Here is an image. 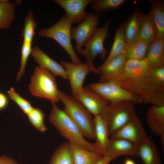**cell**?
I'll return each mask as SVG.
<instances>
[{
  "label": "cell",
  "instance_id": "obj_8",
  "mask_svg": "<svg viewBox=\"0 0 164 164\" xmlns=\"http://www.w3.org/2000/svg\"><path fill=\"white\" fill-rule=\"evenodd\" d=\"M88 87L110 103L129 101L135 104L143 102L140 97L123 88L114 80L90 83Z\"/></svg>",
  "mask_w": 164,
  "mask_h": 164
},
{
  "label": "cell",
  "instance_id": "obj_33",
  "mask_svg": "<svg viewBox=\"0 0 164 164\" xmlns=\"http://www.w3.org/2000/svg\"><path fill=\"white\" fill-rule=\"evenodd\" d=\"M7 93L10 99L13 101L25 114L27 115L33 108L29 101L16 92L14 88L11 87L7 91Z\"/></svg>",
  "mask_w": 164,
  "mask_h": 164
},
{
  "label": "cell",
  "instance_id": "obj_11",
  "mask_svg": "<svg viewBox=\"0 0 164 164\" xmlns=\"http://www.w3.org/2000/svg\"><path fill=\"white\" fill-rule=\"evenodd\" d=\"M61 63L66 72L72 95L74 96L83 88V83L88 73L91 72L94 73V71L87 62L76 64L62 60Z\"/></svg>",
  "mask_w": 164,
  "mask_h": 164
},
{
  "label": "cell",
  "instance_id": "obj_7",
  "mask_svg": "<svg viewBox=\"0 0 164 164\" xmlns=\"http://www.w3.org/2000/svg\"><path fill=\"white\" fill-rule=\"evenodd\" d=\"M109 19L102 26L98 28L91 38L86 43L81 54L87 59V62L93 70L94 73L99 75L100 72L94 66L93 62L97 56L101 60L106 57L108 51L104 46L105 40L109 33V26L111 22Z\"/></svg>",
  "mask_w": 164,
  "mask_h": 164
},
{
  "label": "cell",
  "instance_id": "obj_4",
  "mask_svg": "<svg viewBox=\"0 0 164 164\" xmlns=\"http://www.w3.org/2000/svg\"><path fill=\"white\" fill-rule=\"evenodd\" d=\"M135 104L122 101L110 103L102 110L100 115L111 137L125 125L136 114Z\"/></svg>",
  "mask_w": 164,
  "mask_h": 164
},
{
  "label": "cell",
  "instance_id": "obj_31",
  "mask_svg": "<svg viewBox=\"0 0 164 164\" xmlns=\"http://www.w3.org/2000/svg\"><path fill=\"white\" fill-rule=\"evenodd\" d=\"M36 26L32 12L29 10L26 16L24 22V26L22 36L23 42L32 43L36 34L35 30Z\"/></svg>",
  "mask_w": 164,
  "mask_h": 164
},
{
  "label": "cell",
  "instance_id": "obj_1",
  "mask_svg": "<svg viewBox=\"0 0 164 164\" xmlns=\"http://www.w3.org/2000/svg\"><path fill=\"white\" fill-rule=\"evenodd\" d=\"M150 69L145 57L142 60H128L122 72L113 79L128 91L145 98Z\"/></svg>",
  "mask_w": 164,
  "mask_h": 164
},
{
  "label": "cell",
  "instance_id": "obj_2",
  "mask_svg": "<svg viewBox=\"0 0 164 164\" xmlns=\"http://www.w3.org/2000/svg\"><path fill=\"white\" fill-rule=\"evenodd\" d=\"M49 117L50 121L59 133L69 141L87 150L95 152L93 143L87 141L79 128L55 103L52 102Z\"/></svg>",
  "mask_w": 164,
  "mask_h": 164
},
{
  "label": "cell",
  "instance_id": "obj_10",
  "mask_svg": "<svg viewBox=\"0 0 164 164\" xmlns=\"http://www.w3.org/2000/svg\"><path fill=\"white\" fill-rule=\"evenodd\" d=\"M99 13L88 14L83 21L78 26L71 27V39L76 42L75 47L77 52L81 54L85 44L91 38L98 28Z\"/></svg>",
  "mask_w": 164,
  "mask_h": 164
},
{
  "label": "cell",
  "instance_id": "obj_26",
  "mask_svg": "<svg viewBox=\"0 0 164 164\" xmlns=\"http://www.w3.org/2000/svg\"><path fill=\"white\" fill-rule=\"evenodd\" d=\"M15 4L7 0H0V29H9L15 19Z\"/></svg>",
  "mask_w": 164,
  "mask_h": 164
},
{
  "label": "cell",
  "instance_id": "obj_21",
  "mask_svg": "<svg viewBox=\"0 0 164 164\" xmlns=\"http://www.w3.org/2000/svg\"><path fill=\"white\" fill-rule=\"evenodd\" d=\"M69 143L74 164H95L102 156L74 143Z\"/></svg>",
  "mask_w": 164,
  "mask_h": 164
},
{
  "label": "cell",
  "instance_id": "obj_36",
  "mask_svg": "<svg viewBox=\"0 0 164 164\" xmlns=\"http://www.w3.org/2000/svg\"><path fill=\"white\" fill-rule=\"evenodd\" d=\"M0 164H19L12 158L5 155L0 156Z\"/></svg>",
  "mask_w": 164,
  "mask_h": 164
},
{
  "label": "cell",
  "instance_id": "obj_29",
  "mask_svg": "<svg viewBox=\"0 0 164 164\" xmlns=\"http://www.w3.org/2000/svg\"><path fill=\"white\" fill-rule=\"evenodd\" d=\"M126 44L123 32L122 30L119 28L115 31L114 39L110 53L104 63L108 62L123 53Z\"/></svg>",
  "mask_w": 164,
  "mask_h": 164
},
{
  "label": "cell",
  "instance_id": "obj_14",
  "mask_svg": "<svg viewBox=\"0 0 164 164\" xmlns=\"http://www.w3.org/2000/svg\"><path fill=\"white\" fill-rule=\"evenodd\" d=\"M91 0H54L64 9L71 23L80 24L87 15L85 9Z\"/></svg>",
  "mask_w": 164,
  "mask_h": 164
},
{
  "label": "cell",
  "instance_id": "obj_25",
  "mask_svg": "<svg viewBox=\"0 0 164 164\" xmlns=\"http://www.w3.org/2000/svg\"><path fill=\"white\" fill-rule=\"evenodd\" d=\"M157 30L153 21L149 14L144 13L141 24L139 40L149 45L156 39Z\"/></svg>",
  "mask_w": 164,
  "mask_h": 164
},
{
  "label": "cell",
  "instance_id": "obj_5",
  "mask_svg": "<svg viewBox=\"0 0 164 164\" xmlns=\"http://www.w3.org/2000/svg\"><path fill=\"white\" fill-rule=\"evenodd\" d=\"M72 25L65 14L52 26L41 29L38 32V35L56 41L69 56L72 63L76 64H80L82 62L71 43L70 29Z\"/></svg>",
  "mask_w": 164,
  "mask_h": 164
},
{
  "label": "cell",
  "instance_id": "obj_27",
  "mask_svg": "<svg viewBox=\"0 0 164 164\" xmlns=\"http://www.w3.org/2000/svg\"><path fill=\"white\" fill-rule=\"evenodd\" d=\"M149 45L140 40L133 43H126L124 53L127 60H142L146 56Z\"/></svg>",
  "mask_w": 164,
  "mask_h": 164
},
{
  "label": "cell",
  "instance_id": "obj_22",
  "mask_svg": "<svg viewBox=\"0 0 164 164\" xmlns=\"http://www.w3.org/2000/svg\"><path fill=\"white\" fill-rule=\"evenodd\" d=\"M146 57L150 68L164 66V40L156 38L149 44Z\"/></svg>",
  "mask_w": 164,
  "mask_h": 164
},
{
  "label": "cell",
  "instance_id": "obj_37",
  "mask_svg": "<svg viewBox=\"0 0 164 164\" xmlns=\"http://www.w3.org/2000/svg\"><path fill=\"white\" fill-rule=\"evenodd\" d=\"M112 160L110 157L105 155L103 156L100 160L95 164H108Z\"/></svg>",
  "mask_w": 164,
  "mask_h": 164
},
{
  "label": "cell",
  "instance_id": "obj_35",
  "mask_svg": "<svg viewBox=\"0 0 164 164\" xmlns=\"http://www.w3.org/2000/svg\"><path fill=\"white\" fill-rule=\"evenodd\" d=\"M8 99L4 93L0 92V110L5 108L8 104Z\"/></svg>",
  "mask_w": 164,
  "mask_h": 164
},
{
  "label": "cell",
  "instance_id": "obj_19",
  "mask_svg": "<svg viewBox=\"0 0 164 164\" xmlns=\"http://www.w3.org/2000/svg\"><path fill=\"white\" fill-rule=\"evenodd\" d=\"M93 143L95 153L101 156L106 155L110 138L108 131L101 116H94Z\"/></svg>",
  "mask_w": 164,
  "mask_h": 164
},
{
  "label": "cell",
  "instance_id": "obj_18",
  "mask_svg": "<svg viewBox=\"0 0 164 164\" xmlns=\"http://www.w3.org/2000/svg\"><path fill=\"white\" fill-rule=\"evenodd\" d=\"M31 54L39 67L49 70L55 76H60L68 80L66 72L62 65L52 59L39 47L36 46L32 48Z\"/></svg>",
  "mask_w": 164,
  "mask_h": 164
},
{
  "label": "cell",
  "instance_id": "obj_20",
  "mask_svg": "<svg viewBox=\"0 0 164 164\" xmlns=\"http://www.w3.org/2000/svg\"><path fill=\"white\" fill-rule=\"evenodd\" d=\"M146 118L153 134L160 137L164 135V106L152 105L147 111Z\"/></svg>",
  "mask_w": 164,
  "mask_h": 164
},
{
  "label": "cell",
  "instance_id": "obj_15",
  "mask_svg": "<svg viewBox=\"0 0 164 164\" xmlns=\"http://www.w3.org/2000/svg\"><path fill=\"white\" fill-rule=\"evenodd\" d=\"M138 145L127 140L110 137L105 155L112 160L123 155L138 156Z\"/></svg>",
  "mask_w": 164,
  "mask_h": 164
},
{
  "label": "cell",
  "instance_id": "obj_32",
  "mask_svg": "<svg viewBox=\"0 0 164 164\" xmlns=\"http://www.w3.org/2000/svg\"><path fill=\"white\" fill-rule=\"evenodd\" d=\"M27 115L30 122L38 130L44 132L47 130L44 122V114L41 110L33 108Z\"/></svg>",
  "mask_w": 164,
  "mask_h": 164
},
{
  "label": "cell",
  "instance_id": "obj_30",
  "mask_svg": "<svg viewBox=\"0 0 164 164\" xmlns=\"http://www.w3.org/2000/svg\"><path fill=\"white\" fill-rule=\"evenodd\" d=\"M126 1V0H91L89 4L94 11L100 13L117 9Z\"/></svg>",
  "mask_w": 164,
  "mask_h": 164
},
{
  "label": "cell",
  "instance_id": "obj_12",
  "mask_svg": "<svg viewBox=\"0 0 164 164\" xmlns=\"http://www.w3.org/2000/svg\"><path fill=\"white\" fill-rule=\"evenodd\" d=\"M111 137L122 138L138 145L150 140L136 115Z\"/></svg>",
  "mask_w": 164,
  "mask_h": 164
},
{
  "label": "cell",
  "instance_id": "obj_24",
  "mask_svg": "<svg viewBox=\"0 0 164 164\" xmlns=\"http://www.w3.org/2000/svg\"><path fill=\"white\" fill-rule=\"evenodd\" d=\"M138 156L144 164H161L160 155L154 143L150 140L138 145Z\"/></svg>",
  "mask_w": 164,
  "mask_h": 164
},
{
  "label": "cell",
  "instance_id": "obj_38",
  "mask_svg": "<svg viewBox=\"0 0 164 164\" xmlns=\"http://www.w3.org/2000/svg\"><path fill=\"white\" fill-rule=\"evenodd\" d=\"M124 164H135V162L130 159H127L125 161Z\"/></svg>",
  "mask_w": 164,
  "mask_h": 164
},
{
  "label": "cell",
  "instance_id": "obj_6",
  "mask_svg": "<svg viewBox=\"0 0 164 164\" xmlns=\"http://www.w3.org/2000/svg\"><path fill=\"white\" fill-rule=\"evenodd\" d=\"M55 76L49 70L36 67L31 76L28 89L32 95L47 99L51 102L60 100Z\"/></svg>",
  "mask_w": 164,
  "mask_h": 164
},
{
  "label": "cell",
  "instance_id": "obj_9",
  "mask_svg": "<svg viewBox=\"0 0 164 164\" xmlns=\"http://www.w3.org/2000/svg\"><path fill=\"white\" fill-rule=\"evenodd\" d=\"M143 102L164 106V66L150 69Z\"/></svg>",
  "mask_w": 164,
  "mask_h": 164
},
{
  "label": "cell",
  "instance_id": "obj_13",
  "mask_svg": "<svg viewBox=\"0 0 164 164\" xmlns=\"http://www.w3.org/2000/svg\"><path fill=\"white\" fill-rule=\"evenodd\" d=\"M73 96L79 101L94 116L100 115L104 108L110 103L88 86L83 87Z\"/></svg>",
  "mask_w": 164,
  "mask_h": 164
},
{
  "label": "cell",
  "instance_id": "obj_3",
  "mask_svg": "<svg viewBox=\"0 0 164 164\" xmlns=\"http://www.w3.org/2000/svg\"><path fill=\"white\" fill-rule=\"evenodd\" d=\"M58 97L64 106V111L80 129L84 138L94 139V119L77 99L59 90Z\"/></svg>",
  "mask_w": 164,
  "mask_h": 164
},
{
  "label": "cell",
  "instance_id": "obj_23",
  "mask_svg": "<svg viewBox=\"0 0 164 164\" xmlns=\"http://www.w3.org/2000/svg\"><path fill=\"white\" fill-rule=\"evenodd\" d=\"M151 7L149 14L152 18L157 30L156 38L164 40V1L149 0Z\"/></svg>",
  "mask_w": 164,
  "mask_h": 164
},
{
  "label": "cell",
  "instance_id": "obj_34",
  "mask_svg": "<svg viewBox=\"0 0 164 164\" xmlns=\"http://www.w3.org/2000/svg\"><path fill=\"white\" fill-rule=\"evenodd\" d=\"M32 48V43L23 42L21 47L20 66L17 73L16 81H19L24 75L27 61L31 53Z\"/></svg>",
  "mask_w": 164,
  "mask_h": 164
},
{
  "label": "cell",
  "instance_id": "obj_17",
  "mask_svg": "<svg viewBox=\"0 0 164 164\" xmlns=\"http://www.w3.org/2000/svg\"><path fill=\"white\" fill-rule=\"evenodd\" d=\"M143 14L139 9H136L128 19L120 25L119 28L123 32L127 43H133L139 40Z\"/></svg>",
  "mask_w": 164,
  "mask_h": 164
},
{
  "label": "cell",
  "instance_id": "obj_28",
  "mask_svg": "<svg viewBox=\"0 0 164 164\" xmlns=\"http://www.w3.org/2000/svg\"><path fill=\"white\" fill-rule=\"evenodd\" d=\"M49 164H74L69 142L62 143L56 149L53 153Z\"/></svg>",
  "mask_w": 164,
  "mask_h": 164
},
{
  "label": "cell",
  "instance_id": "obj_16",
  "mask_svg": "<svg viewBox=\"0 0 164 164\" xmlns=\"http://www.w3.org/2000/svg\"><path fill=\"white\" fill-rule=\"evenodd\" d=\"M127 60L123 53L97 67L100 73L99 82H107L118 77L123 71Z\"/></svg>",
  "mask_w": 164,
  "mask_h": 164
}]
</instances>
